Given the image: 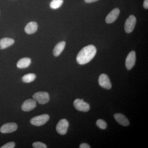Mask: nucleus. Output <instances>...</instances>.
<instances>
[{
	"instance_id": "23",
	"label": "nucleus",
	"mask_w": 148,
	"mask_h": 148,
	"mask_svg": "<svg viewBox=\"0 0 148 148\" xmlns=\"http://www.w3.org/2000/svg\"><path fill=\"white\" fill-rule=\"evenodd\" d=\"M143 6L145 8L147 9L148 8V0H145Z\"/></svg>"
},
{
	"instance_id": "8",
	"label": "nucleus",
	"mask_w": 148,
	"mask_h": 148,
	"mask_svg": "<svg viewBox=\"0 0 148 148\" xmlns=\"http://www.w3.org/2000/svg\"><path fill=\"white\" fill-rule=\"evenodd\" d=\"M136 53L135 51H131L127 56L125 60V66L127 70H130L134 67L136 62Z\"/></svg>"
},
{
	"instance_id": "2",
	"label": "nucleus",
	"mask_w": 148,
	"mask_h": 148,
	"mask_svg": "<svg viewBox=\"0 0 148 148\" xmlns=\"http://www.w3.org/2000/svg\"><path fill=\"white\" fill-rule=\"evenodd\" d=\"M49 119V116L47 114H44L33 118L30 121V122L35 126H40L45 124Z\"/></svg>"
},
{
	"instance_id": "11",
	"label": "nucleus",
	"mask_w": 148,
	"mask_h": 148,
	"mask_svg": "<svg viewBox=\"0 0 148 148\" xmlns=\"http://www.w3.org/2000/svg\"><path fill=\"white\" fill-rule=\"evenodd\" d=\"M120 10L119 9H114L106 17V21L108 24H111L114 22L119 16Z\"/></svg>"
},
{
	"instance_id": "4",
	"label": "nucleus",
	"mask_w": 148,
	"mask_h": 148,
	"mask_svg": "<svg viewBox=\"0 0 148 148\" xmlns=\"http://www.w3.org/2000/svg\"><path fill=\"white\" fill-rule=\"evenodd\" d=\"M74 106L77 110L81 112H87L90 109L88 103H86L83 99H77L74 101Z\"/></svg>"
},
{
	"instance_id": "6",
	"label": "nucleus",
	"mask_w": 148,
	"mask_h": 148,
	"mask_svg": "<svg viewBox=\"0 0 148 148\" xmlns=\"http://www.w3.org/2000/svg\"><path fill=\"white\" fill-rule=\"evenodd\" d=\"M69 127V123L66 119L61 120L56 125V130L58 133L61 135H65Z\"/></svg>"
},
{
	"instance_id": "16",
	"label": "nucleus",
	"mask_w": 148,
	"mask_h": 148,
	"mask_svg": "<svg viewBox=\"0 0 148 148\" xmlns=\"http://www.w3.org/2000/svg\"><path fill=\"white\" fill-rule=\"evenodd\" d=\"M31 64V59L29 58H24L20 59L17 62V68L23 69L27 68L30 66Z\"/></svg>"
},
{
	"instance_id": "21",
	"label": "nucleus",
	"mask_w": 148,
	"mask_h": 148,
	"mask_svg": "<svg viewBox=\"0 0 148 148\" xmlns=\"http://www.w3.org/2000/svg\"><path fill=\"white\" fill-rule=\"evenodd\" d=\"M15 143L14 142H10V143H6L5 145H4L2 147H1V148H13L15 147Z\"/></svg>"
},
{
	"instance_id": "18",
	"label": "nucleus",
	"mask_w": 148,
	"mask_h": 148,
	"mask_svg": "<svg viewBox=\"0 0 148 148\" xmlns=\"http://www.w3.org/2000/svg\"><path fill=\"white\" fill-rule=\"evenodd\" d=\"M63 3L64 0H52L50 4L51 8L53 9H57L62 5Z\"/></svg>"
},
{
	"instance_id": "5",
	"label": "nucleus",
	"mask_w": 148,
	"mask_h": 148,
	"mask_svg": "<svg viewBox=\"0 0 148 148\" xmlns=\"http://www.w3.org/2000/svg\"><path fill=\"white\" fill-rule=\"evenodd\" d=\"M136 23V18L133 15H130L127 18L125 24V30L127 33L132 32L135 28Z\"/></svg>"
},
{
	"instance_id": "12",
	"label": "nucleus",
	"mask_w": 148,
	"mask_h": 148,
	"mask_svg": "<svg viewBox=\"0 0 148 148\" xmlns=\"http://www.w3.org/2000/svg\"><path fill=\"white\" fill-rule=\"evenodd\" d=\"M114 117L116 121L123 126H128L130 124L128 119L123 114L120 113L115 114Z\"/></svg>"
},
{
	"instance_id": "20",
	"label": "nucleus",
	"mask_w": 148,
	"mask_h": 148,
	"mask_svg": "<svg viewBox=\"0 0 148 148\" xmlns=\"http://www.w3.org/2000/svg\"><path fill=\"white\" fill-rule=\"evenodd\" d=\"M33 147L35 148H46L47 147L45 144L41 142H36L33 143Z\"/></svg>"
},
{
	"instance_id": "7",
	"label": "nucleus",
	"mask_w": 148,
	"mask_h": 148,
	"mask_svg": "<svg viewBox=\"0 0 148 148\" xmlns=\"http://www.w3.org/2000/svg\"><path fill=\"white\" fill-rule=\"evenodd\" d=\"M98 83L100 86L107 89H111L112 84L109 77L105 74H101L98 79Z\"/></svg>"
},
{
	"instance_id": "3",
	"label": "nucleus",
	"mask_w": 148,
	"mask_h": 148,
	"mask_svg": "<svg viewBox=\"0 0 148 148\" xmlns=\"http://www.w3.org/2000/svg\"><path fill=\"white\" fill-rule=\"evenodd\" d=\"M34 100L39 104L43 105L47 103L49 101V95L46 92H38L33 95Z\"/></svg>"
},
{
	"instance_id": "22",
	"label": "nucleus",
	"mask_w": 148,
	"mask_h": 148,
	"mask_svg": "<svg viewBox=\"0 0 148 148\" xmlns=\"http://www.w3.org/2000/svg\"><path fill=\"white\" fill-rule=\"evenodd\" d=\"M79 148H90V146L88 144L86 143H82L79 146Z\"/></svg>"
},
{
	"instance_id": "14",
	"label": "nucleus",
	"mask_w": 148,
	"mask_h": 148,
	"mask_svg": "<svg viewBox=\"0 0 148 148\" xmlns=\"http://www.w3.org/2000/svg\"><path fill=\"white\" fill-rule=\"evenodd\" d=\"M14 40L13 39L5 38L0 40V49H5L9 47L14 43Z\"/></svg>"
},
{
	"instance_id": "13",
	"label": "nucleus",
	"mask_w": 148,
	"mask_h": 148,
	"mask_svg": "<svg viewBox=\"0 0 148 148\" xmlns=\"http://www.w3.org/2000/svg\"><path fill=\"white\" fill-rule=\"evenodd\" d=\"M38 29V24L36 22L32 21L29 22L25 27V32L28 34H32L36 32Z\"/></svg>"
},
{
	"instance_id": "10",
	"label": "nucleus",
	"mask_w": 148,
	"mask_h": 148,
	"mask_svg": "<svg viewBox=\"0 0 148 148\" xmlns=\"http://www.w3.org/2000/svg\"><path fill=\"white\" fill-rule=\"evenodd\" d=\"M36 101L34 99H28L22 104L21 109L24 112H29L34 109L36 107Z\"/></svg>"
},
{
	"instance_id": "15",
	"label": "nucleus",
	"mask_w": 148,
	"mask_h": 148,
	"mask_svg": "<svg viewBox=\"0 0 148 148\" xmlns=\"http://www.w3.org/2000/svg\"><path fill=\"white\" fill-rule=\"evenodd\" d=\"M66 42L64 41L58 43L54 47L53 50V55L55 56H58L61 54L64 50L66 46Z\"/></svg>"
},
{
	"instance_id": "9",
	"label": "nucleus",
	"mask_w": 148,
	"mask_h": 148,
	"mask_svg": "<svg viewBox=\"0 0 148 148\" xmlns=\"http://www.w3.org/2000/svg\"><path fill=\"white\" fill-rule=\"evenodd\" d=\"M17 124L14 123H9L4 124L0 128V132L2 133H9L13 132L17 130Z\"/></svg>"
},
{
	"instance_id": "1",
	"label": "nucleus",
	"mask_w": 148,
	"mask_h": 148,
	"mask_svg": "<svg viewBox=\"0 0 148 148\" xmlns=\"http://www.w3.org/2000/svg\"><path fill=\"white\" fill-rule=\"evenodd\" d=\"M96 52L97 49L94 46H87L79 52L77 57V62L80 65L87 64L93 59Z\"/></svg>"
},
{
	"instance_id": "24",
	"label": "nucleus",
	"mask_w": 148,
	"mask_h": 148,
	"mask_svg": "<svg viewBox=\"0 0 148 148\" xmlns=\"http://www.w3.org/2000/svg\"><path fill=\"white\" fill-rule=\"evenodd\" d=\"M98 1V0H84L87 3H92Z\"/></svg>"
},
{
	"instance_id": "19",
	"label": "nucleus",
	"mask_w": 148,
	"mask_h": 148,
	"mask_svg": "<svg viewBox=\"0 0 148 148\" xmlns=\"http://www.w3.org/2000/svg\"><path fill=\"white\" fill-rule=\"evenodd\" d=\"M96 125L99 128L103 130L106 129L107 126L106 122L102 119H98L97 120Z\"/></svg>"
},
{
	"instance_id": "17",
	"label": "nucleus",
	"mask_w": 148,
	"mask_h": 148,
	"mask_svg": "<svg viewBox=\"0 0 148 148\" xmlns=\"http://www.w3.org/2000/svg\"><path fill=\"white\" fill-rule=\"evenodd\" d=\"M36 78V75L35 74L29 73L25 75L23 77L22 80L25 83H30L34 81Z\"/></svg>"
}]
</instances>
